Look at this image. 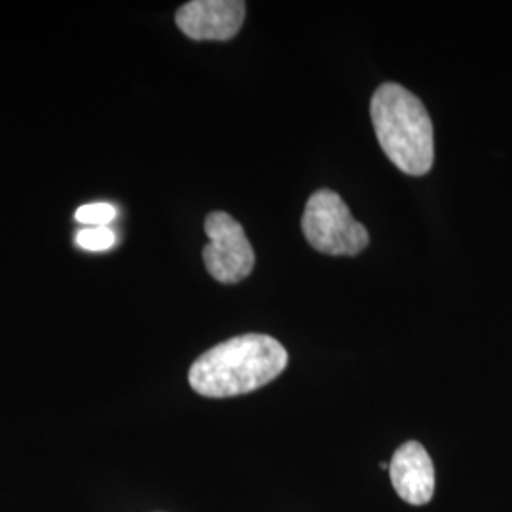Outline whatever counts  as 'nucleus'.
<instances>
[{"mask_svg":"<svg viewBox=\"0 0 512 512\" xmlns=\"http://www.w3.org/2000/svg\"><path fill=\"white\" fill-rule=\"evenodd\" d=\"M302 232L311 247L332 256L359 255L368 245V232L353 219L346 202L332 190H317L306 203Z\"/></svg>","mask_w":512,"mask_h":512,"instance_id":"nucleus-3","label":"nucleus"},{"mask_svg":"<svg viewBox=\"0 0 512 512\" xmlns=\"http://www.w3.org/2000/svg\"><path fill=\"white\" fill-rule=\"evenodd\" d=\"M209 243L203 247V262L219 283H238L253 272L255 251L243 226L232 215L215 211L205 219Z\"/></svg>","mask_w":512,"mask_h":512,"instance_id":"nucleus-4","label":"nucleus"},{"mask_svg":"<svg viewBox=\"0 0 512 512\" xmlns=\"http://www.w3.org/2000/svg\"><path fill=\"white\" fill-rule=\"evenodd\" d=\"M391 484L410 505H427L435 494V465L420 442L410 440L393 454L389 463Z\"/></svg>","mask_w":512,"mask_h":512,"instance_id":"nucleus-6","label":"nucleus"},{"mask_svg":"<svg viewBox=\"0 0 512 512\" xmlns=\"http://www.w3.org/2000/svg\"><path fill=\"white\" fill-rule=\"evenodd\" d=\"M118 217V209L112 203H86L76 209L74 219L86 226H109Z\"/></svg>","mask_w":512,"mask_h":512,"instance_id":"nucleus-8","label":"nucleus"},{"mask_svg":"<svg viewBox=\"0 0 512 512\" xmlns=\"http://www.w3.org/2000/svg\"><path fill=\"white\" fill-rule=\"evenodd\" d=\"M177 27L192 40H230L245 19V2L192 0L177 10Z\"/></svg>","mask_w":512,"mask_h":512,"instance_id":"nucleus-5","label":"nucleus"},{"mask_svg":"<svg viewBox=\"0 0 512 512\" xmlns=\"http://www.w3.org/2000/svg\"><path fill=\"white\" fill-rule=\"evenodd\" d=\"M287 363V349L272 336L243 334L198 357L190 366L188 382L203 397H236L270 384Z\"/></svg>","mask_w":512,"mask_h":512,"instance_id":"nucleus-1","label":"nucleus"},{"mask_svg":"<svg viewBox=\"0 0 512 512\" xmlns=\"http://www.w3.org/2000/svg\"><path fill=\"white\" fill-rule=\"evenodd\" d=\"M74 241L80 249L90 253H103L116 245V232L110 226H86L76 232Z\"/></svg>","mask_w":512,"mask_h":512,"instance_id":"nucleus-7","label":"nucleus"},{"mask_svg":"<svg viewBox=\"0 0 512 512\" xmlns=\"http://www.w3.org/2000/svg\"><path fill=\"white\" fill-rule=\"evenodd\" d=\"M370 118L385 156L406 175L429 173L435 160L433 124L420 99L401 84H382L370 101Z\"/></svg>","mask_w":512,"mask_h":512,"instance_id":"nucleus-2","label":"nucleus"}]
</instances>
